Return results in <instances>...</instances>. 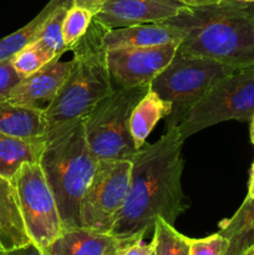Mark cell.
<instances>
[{"instance_id": "ac0fdd59", "label": "cell", "mask_w": 254, "mask_h": 255, "mask_svg": "<svg viewBox=\"0 0 254 255\" xmlns=\"http://www.w3.org/2000/svg\"><path fill=\"white\" fill-rule=\"evenodd\" d=\"M171 112V102L162 99L151 89L147 91V94L134 106L129 120L131 136L137 149L146 144L147 137L153 131L156 125L162 119H167Z\"/></svg>"}, {"instance_id": "277c9868", "label": "cell", "mask_w": 254, "mask_h": 255, "mask_svg": "<svg viewBox=\"0 0 254 255\" xmlns=\"http://www.w3.org/2000/svg\"><path fill=\"white\" fill-rule=\"evenodd\" d=\"M97 162L87 143L84 120L46 133L40 166L56 199L65 229L80 227V202Z\"/></svg>"}, {"instance_id": "1f68e13d", "label": "cell", "mask_w": 254, "mask_h": 255, "mask_svg": "<svg viewBox=\"0 0 254 255\" xmlns=\"http://www.w3.org/2000/svg\"><path fill=\"white\" fill-rule=\"evenodd\" d=\"M249 134H251V142L254 146V117L251 120V128H249Z\"/></svg>"}, {"instance_id": "6da1fadb", "label": "cell", "mask_w": 254, "mask_h": 255, "mask_svg": "<svg viewBox=\"0 0 254 255\" xmlns=\"http://www.w3.org/2000/svg\"><path fill=\"white\" fill-rule=\"evenodd\" d=\"M183 142L178 128L171 127L134 153L126 202L110 232L117 241L143 239L157 219L174 224L189 208L182 188Z\"/></svg>"}, {"instance_id": "30bf717a", "label": "cell", "mask_w": 254, "mask_h": 255, "mask_svg": "<svg viewBox=\"0 0 254 255\" xmlns=\"http://www.w3.org/2000/svg\"><path fill=\"white\" fill-rule=\"evenodd\" d=\"M178 45L117 47L107 50V66L114 89L149 85L176 55Z\"/></svg>"}, {"instance_id": "d6a6232c", "label": "cell", "mask_w": 254, "mask_h": 255, "mask_svg": "<svg viewBox=\"0 0 254 255\" xmlns=\"http://www.w3.org/2000/svg\"><path fill=\"white\" fill-rule=\"evenodd\" d=\"M116 249H117V239H116V242H115V243L112 244L111 248H110L109 251H107V253L105 254V255H116Z\"/></svg>"}, {"instance_id": "4dcf8cb0", "label": "cell", "mask_w": 254, "mask_h": 255, "mask_svg": "<svg viewBox=\"0 0 254 255\" xmlns=\"http://www.w3.org/2000/svg\"><path fill=\"white\" fill-rule=\"evenodd\" d=\"M247 198L254 199V162H253V164H252V168H251V177H249L248 193H247Z\"/></svg>"}, {"instance_id": "5b68a950", "label": "cell", "mask_w": 254, "mask_h": 255, "mask_svg": "<svg viewBox=\"0 0 254 255\" xmlns=\"http://www.w3.org/2000/svg\"><path fill=\"white\" fill-rule=\"evenodd\" d=\"M237 70L216 60L177 51L168 66L149 84L152 91L172 105L171 115L166 119L167 128L178 126L217 81Z\"/></svg>"}, {"instance_id": "f546056e", "label": "cell", "mask_w": 254, "mask_h": 255, "mask_svg": "<svg viewBox=\"0 0 254 255\" xmlns=\"http://www.w3.org/2000/svg\"><path fill=\"white\" fill-rule=\"evenodd\" d=\"M219 1H227V0H183L184 4L187 5H204ZM242 1H254V0H242Z\"/></svg>"}, {"instance_id": "cb8c5ba5", "label": "cell", "mask_w": 254, "mask_h": 255, "mask_svg": "<svg viewBox=\"0 0 254 255\" xmlns=\"http://www.w3.org/2000/svg\"><path fill=\"white\" fill-rule=\"evenodd\" d=\"M94 20V14L90 10L80 6H71L67 11L62 24V36L65 45L71 50L72 45L79 41L89 30Z\"/></svg>"}, {"instance_id": "7c38bea8", "label": "cell", "mask_w": 254, "mask_h": 255, "mask_svg": "<svg viewBox=\"0 0 254 255\" xmlns=\"http://www.w3.org/2000/svg\"><path fill=\"white\" fill-rule=\"evenodd\" d=\"M56 56L42 69L20 80L5 101L46 111L64 86L71 70L72 61H62Z\"/></svg>"}, {"instance_id": "7a4b0ae2", "label": "cell", "mask_w": 254, "mask_h": 255, "mask_svg": "<svg viewBox=\"0 0 254 255\" xmlns=\"http://www.w3.org/2000/svg\"><path fill=\"white\" fill-rule=\"evenodd\" d=\"M184 32L177 51L237 69L254 66V2L242 0L187 5L166 20Z\"/></svg>"}, {"instance_id": "f1b7e54d", "label": "cell", "mask_w": 254, "mask_h": 255, "mask_svg": "<svg viewBox=\"0 0 254 255\" xmlns=\"http://www.w3.org/2000/svg\"><path fill=\"white\" fill-rule=\"evenodd\" d=\"M106 1L107 0H74V5L75 6H80L90 10L95 15L104 6V4Z\"/></svg>"}, {"instance_id": "ba28073f", "label": "cell", "mask_w": 254, "mask_h": 255, "mask_svg": "<svg viewBox=\"0 0 254 255\" xmlns=\"http://www.w3.org/2000/svg\"><path fill=\"white\" fill-rule=\"evenodd\" d=\"M129 159H99L80 202V227L110 233L126 202L131 179Z\"/></svg>"}, {"instance_id": "9a60e30c", "label": "cell", "mask_w": 254, "mask_h": 255, "mask_svg": "<svg viewBox=\"0 0 254 255\" xmlns=\"http://www.w3.org/2000/svg\"><path fill=\"white\" fill-rule=\"evenodd\" d=\"M115 242L116 238L110 233L77 227L65 229L61 236L41 251L45 255H105Z\"/></svg>"}, {"instance_id": "d4e9b609", "label": "cell", "mask_w": 254, "mask_h": 255, "mask_svg": "<svg viewBox=\"0 0 254 255\" xmlns=\"http://www.w3.org/2000/svg\"><path fill=\"white\" fill-rule=\"evenodd\" d=\"M228 241L219 232L204 238H189V255H226Z\"/></svg>"}, {"instance_id": "52a82bcc", "label": "cell", "mask_w": 254, "mask_h": 255, "mask_svg": "<svg viewBox=\"0 0 254 255\" xmlns=\"http://www.w3.org/2000/svg\"><path fill=\"white\" fill-rule=\"evenodd\" d=\"M254 117V66L239 69L217 81L177 126L183 141L224 121Z\"/></svg>"}, {"instance_id": "4fadbf2b", "label": "cell", "mask_w": 254, "mask_h": 255, "mask_svg": "<svg viewBox=\"0 0 254 255\" xmlns=\"http://www.w3.org/2000/svg\"><path fill=\"white\" fill-rule=\"evenodd\" d=\"M184 32L173 25L162 22L132 25L117 29H107L104 36L106 49L117 47H154L164 45H178Z\"/></svg>"}, {"instance_id": "8992f818", "label": "cell", "mask_w": 254, "mask_h": 255, "mask_svg": "<svg viewBox=\"0 0 254 255\" xmlns=\"http://www.w3.org/2000/svg\"><path fill=\"white\" fill-rule=\"evenodd\" d=\"M149 85L115 89L84 119L87 143L97 159H129L138 149L129 128L132 111Z\"/></svg>"}, {"instance_id": "83f0119b", "label": "cell", "mask_w": 254, "mask_h": 255, "mask_svg": "<svg viewBox=\"0 0 254 255\" xmlns=\"http://www.w3.org/2000/svg\"><path fill=\"white\" fill-rule=\"evenodd\" d=\"M0 255H45L44 252L39 248L37 246H35L34 243H29L24 247H20V248L12 249L9 252H2Z\"/></svg>"}, {"instance_id": "836d02e7", "label": "cell", "mask_w": 254, "mask_h": 255, "mask_svg": "<svg viewBox=\"0 0 254 255\" xmlns=\"http://www.w3.org/2000/svg\"><path fill=\"white\" fill-rule=\"evenodd\" d=\"M243 255H254V246L251 247V248H249Z\"/></svg>"}, {"instance_id": "d6986e66", "label": "cell", "mask_w": 254, "mask_h": 255, "mask_svg": "<svg viewBox=\"0 0 254 255\" xmlns=\"http://www.w3.org/2000/svg\"><path fill=\"white\" fill-rule=\"evenodd\" d=\"M219 233L228 241L226 255H243L254 246V199L247 198L233 217L219 224Z\"/></svg>"}, {"instance_id": "d590c367", "label": "cell", "mask_w": 254, "mask_h": 255, "mask_svg": "<svg viewBox=\"0 0 254 255\" xmlns=\"http://www.w3.org/2000/svg\"><path fill=\"white\" fill-rule=\"evenodd\" d=\"M253 2H254V1H253Z\"/></svg>"}, {"instance_id": "9c48e42d", "label": "cell", "mask_w": 254, "mask_h": 255, "mask_svg": "<svg viewBox=\"0 0 254 255\" xmlns=\"http://www.w3.org/2000/svg\"><path fill=\"white\" fill-rule=\"evenodd\" d=\"M20 213L35 246L45 249L65 231L56 199L40 163H25L12 179Z\"/></svg>"}, {"instance_id": "484cf974", "label": "cell", "mask_w": 254, "mask_h": 255, "mask_svg": "<svg viewBox=\"0 0 254 255\" xmlns=\"http://www.w3.org/2000/svg\"><path fill=\"white\" fill-rule=\"evenodd\" d=\"M20 80L21 77L15 71L11 59L0 62V102L7 99L11 90Z\"/></svg>"}, {"instance_id": "5bb4252c", "label": "cell", "mask_w": 254, "mask_h": 255, "mask_svg": "<svg viewBox=\"0 0 254 255\" xmlns=\"http://www.w3.org/2000/svg\"><path fill=\"white\" fill-rule=\"evenodd\" d=\"M31 243L11 181L0 177V253Z\"/></svg>"}, {"instance_id": "3957f363", "label": "cell", "mask_w": 254, "mask_h": 255, "mask_svg": "<svg viewBox=\"0 0 254 255\" xmlns=\"http://www.w3.org/2000/svg\"><path fill=\"white\" fill-rule=\"evenodd\" d=\"M106 27L92 20L89 30L71 47L70 74L57 96L45 111L50 129L84 120L99 102L114 91L104 44Z\"/></svg>"}, {"instance_id": "4316f807", "label": "cell", "mask_w": 254, "mask_h": 255, "mask_svg": "<svg viewBox=\"0 0 254 255\" xmlns=\"http://www.w3.org/2000/svg\"><path fill=\"white\" fill-rule=\"evenodd\" d=\"M153 243H144L143 239H127L117 241L116 255H152Z\"/></svg>"}, {"instance_id": "e575fe53", "label": "cell", "mask_w": 254, "mask_h": 255, "mask_svg": "<svg viewBox=\"0 0 254 255\" xmlns=\"http://www.w3.org/2000/svg\"><path fill=\"white\" fill-rule=\"evenodd\" d=\"M152 255H153V254H152Z\"/></svg>"}, {"instance_id": "8fae6325", "label": "cell", "mask_w": 254, "mask_h": 255, "mask_svg": "<svg viewBox=\"0 0 254 255\" xmlns=\"http://www.w3.org/2000/svg\"><path fill=\"white\" fill-rule=\"evenodd\" d=\"M187 7L183 0H107L94 15L106 29L162 22Z\"/></svg>"}, {"instance_id": "e0dca14e", "label": "cell", "mask_w": 254, "mask_h": 255, "mask_svg": "<svg viewBox=\"0 0 254 255\" xmlns=\"http://www.w3.org/2000/svg\"><path fill=\"white\" fill-rule=\"evenodd\" d=\"M0 132L25 138H41L47 133L44 110L0 102Z\"/></svg>"}, {"instance_id": "2e32d148", "label": "cell", "mask_w": 254, "mask_h": 255, "mask_svg": "<svg viewBox=\"0 0 254 255\" xmlns=\"http://www.w3.org/2000/svg\"><path fill=\"white\" fill-rule=\"evenodd\" d=\"M46 146V136L25 138L0 132V177L12 181L22 164L40 163Z\"/></svg>"}, {"instance_id": "7402d4cb", "label": "cell", "mask_w": 254, "mask_h": 255, "mask_svg": "<svg viewBox=\"0 0 254 255\" xmlns=\"http://www.w3.org/2000/svg\"><path fill=\"white\" fill-rule=\"evenodd\" d=\"M74 5L62 4L57 9L54 10L47 21L45 22L41 32L39 35V39L36 40L39 44L46 50H49L54 56H62L66 51H69V47L65 45L64 36H62V24L66 16L69 9Z\"/></svg>"}, {"instance_id": "ffe728a7", "label": "cell", "mask_w": 254, "mask_h": 255, "mask_svg": "<svg viewBox=\"0 0 254 255\" xmlns=\"http://www.w3.org/2000/svg\"><path fill=\"white\" fill-rule=\"evenodd\" d=\"M62 4L74 5V0H50L31 21H29L12 34L2 37L0 40V62L11 59L20 50H22L31 42L36 41L50 15Z\"/></svg>"}, {"instance_id": "44dd1931", "label": "cell", "mask_w": 254, "mask_h": 255, "mask_svg": "<svg viewBox=\"0 0 254 255\" xmlns=\"http://www.w3.org/2000/svg\"><path fill=\"white\" fill-rule=\"evenodd\" d=\"M153 255H189V238L179 233L174 224L157 219L153 229Z\"/></svg>"}, {"instance_id": "603a6c76", "label": "cell", "mask_w": 254, "mask_h": 255, "mask_svg": "<svg viewBox=\"0 0 254 255\" xmlns=\"http://www.w3.org/2000/svg\"><path fill=\"white\" fill-rule=\"evenodd\" d=\"M55 57L37 41L31 42L11 57L12 66L21 79L30 76L49 64Z\"/></svg>"}]
</instances>
